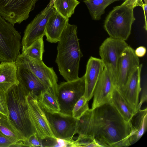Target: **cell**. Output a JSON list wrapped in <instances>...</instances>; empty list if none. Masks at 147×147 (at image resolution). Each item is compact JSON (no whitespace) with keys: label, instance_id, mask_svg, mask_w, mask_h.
Returning a JSON list of instances; mask_svg holds the SVG:
<instances>
[{"label":"cell","instance_id":"cell-20","mask_svg":"<svg viewBox=\"0 0 147 147\" xmlns=\"http://www.w3.org/2000/svg\"><path fill=\"white\" fill-rule=\"evenodd\" d=\"M131 131L129 141L131 145L138 141L145 133L147 127V109H140L130 121Z\"/></svg>","mask_w":147,"mask_h":147},{"label":"cell","instance_id":"cell-10","mask_svg":"<svg viewBox=\"0 0 147 147\" xmlns=\"http://www.w3.org/2000/svg\"><path fill=\"white\" fill-rule=\"evenodd\" d=\"M128 45L125 41L109 37L104 40L99 47V54L104 68L111 75L115 83L120 57Z\"/></svg>","mask_w":147,"mask_h":147},{"label":"cell","instance_id":"cell-11","mask_svg":"<svg viewBox=\"0 0 147 147\" xmlns=\"http://www.w3.org/2000/svg\"><path fill=\"white\" fill-rule=\"evenodd\" d=\"M55 9L50 3L28 24L24 32L21 40L22 51L38 38L45 35V31L48 20Z\"/></svg>","mask_w":147,"mask_h":147},{"label":"cell","instance_id":"cell-14","mask_svg":"<svg viewBox=\"0 0 147 147\" xmlns=\"http://www.w3.org/2000/svg\"><path fill=\"white\" fill-rule=\"evenodd\" d=\"M116 87L112 76L104 68L94 90L91 109L94 110L105 104L110 103L113 92Z\"/></svg>","mask_w":147,"mask_h":147},{"label":"cell","instance_id":"cell-6","mask_svg":"<svg viewBox=\"0 0 147 147\" xmlns=\"http://www.w3.org/2000/svg\"><path fill=\"white\" fill-rule=\"evenodd\" d=\"M21 36L14 26L0 15V61L13 62L20 54Z\"/></svg>","mask_w":147,"mask_h":147},{"label":"cell","instance_id":"cell-2","mask_svg":"<svg viewBox=\"0 0 147 147\" xmlns=\"http://www.w3.org/2000/svg\"><path fill=\"white\" fill-rule=\"evenodd\" d=\"M77 26L69 23L58 42L55 60L60 74L67 82L79 78L80 62L83 56L77 36Z\"/></svg>","mask_w":147,"mask_h":147},{"label":"cell","instance_id":"cell-7","mask_svg":"<svg viewBox=\"0 0 147 147\" xmlns=\"http://www.w3.org/2000/svg\"><path fill=\"white\" fill-rule=\"evenodd\" d=\"M85 89L84 75L75 80L61 82L58 84L57 100L60 112L72 115L73 107L78 100L84 95Z\"/></svg>","mask_w":147,"mask_h":147},{"label":"cell","instance_id":"cell-31","mask_svg":"<svg viewBox=\"0 0 147 147\" xmlns=\"http://www.w3.org/2000/svg\"><path fill=\"white\" fill-rule=\"evenodd\" d=\"M0 113L9 117L7 92L0 89Z\"/></svg>","mask_w":147,"mask_h":147},{"label":"cell","instance_id":"cell-5","mask_svg":"<svg viewBox=\"0 0 147 147\" xmlns=\"http://www.w3.org/2000/svg\"><path fill=\"white\" fill-rule=\"evenodd\" d=\"M16 63L31 71L40 81L45 90L57 100L58 78L53 67L47 66L42 60L37 59L20 53Z\"/></svg>","mask_w":147,"mask_h":147},{"label":"cell","instance_id":"cell-35","mask_svg":"<svg viewBox=\"0 0 147 147\" xmlns=\"http://www.w3.org/2000/svg\"><path fill=\"white\" fill-rule=\"evenodd\" d=\"M123 3L128 7L133 9L137 6L142 7L144 3L142 0H125Z\"/></svg>","mask_w":147,"mask_h":147},{"label":"cell","instance_id":"cell-15","mask_svg":"<svg viewBox=\"0 0 147 147\" xmlns=\"http://www.w3.org/2000/svg\"><path fill=\"white\" fill-rule=\"evenodd\" d=\"M142 65L136 69L125 85L119 89L127 102L135 113L138 111L139 95L141 90L140 76Z\"/></svg>","mask_w":147,"mask_h":147},{"label":"cell","instance_id":"cell-13","mask_svg":"<svg viewBox=\"0 0 147 147\" xmlns=\"http://www.w3.org/2000/svg\"><path fill=\"white\" fill-rule=\"evenodd\" d=\"M140 65L134 50L128 45L120 57L117 67L116 87L119 89L126 84L136 69Z\"/></svg>","mask_w":147,"mask_h":147},{"label":"cell","instance_id":"cell-12","mask_svg":"<svg viewBox=\"0 0 147 147\" xmlns=\"http://www.w3.org/2000/svg\"><path fill=\"white\" fill-rule=\"evenodd\" d=\"M37 97L29 93L26 97L30 118L38 138H56L53 134L44 113L39 105Z\"/></svg>","mask_w":147,"mask_h":147},{"label":"cell","instance_id":"cell-21","mask_svg":"<svg viewBox=\"0 0 147 147\" xmlns=\"http://www.w3.org/2000/svg\"><path fill=\"white\" fill-rule=\"evenodd\" d=\"M110 103L126 121L130 122L135 113L116 87L113 92Z\"/></svg>","mask_w":147,"mask_h":147},{"label":"cell","instance_id":"cell-17","mask_svg":"<svg viewBox=\"0 0 147 147\" xmlns=\"http://www.w3.org/2000/svg\"><path fill=\"white\" fill-rule=\"evenodd\" d=\"M17 77L19 83L28 94L32 96H37L42 91L45 90L39 79L27 68L17 66Z\"/></svg>","mask_w":147,"mask_h":147},{"label":"cell","instance_id":"cell-16","mask_svg":"<svg viewBox=\"0 0 147 147\" xmlns=\"http://www.w3.org/2000/svg\"><path fill=\"white\" fill-rule=\"evenodd\" d=\"M104 68L100 59L92 56L89 59L84 75L85 89L84 95L88 101L93 96L95 86Z\"/></svg>","mask_w":147,"mask_h":147},{"label":"cell","instance_id":"cell-34","mask_svg":"<svg viewBox=\"0 0 147 147\" xmlns=\"http://www.w3.org/2000/svg\"><path fill=\"white\" fill-rule=\"evenodd\" d=\"M16 143L0 133V147H13Z\"/></svg>","mask_w":147,"mask_h":147},{"label":"cell","instance_id":"cell-23","mask_svg":"<svg viewBox=\"0 0 147 147\" xmlns=\"http://www.w3.org/2000/svg\"><path fill=\"white\" fill-rule=\"evenodd\" d=\"M94 111L89 109L78 119L76 134L94 136Z\"/></svg>","mask_w":147,"mask_h":147},{"label":"cell","instance_id":"cell-8","mask_svg":"<svg viewBox=\"0 0 147 147\" xmlns=\"http://www.w3.org/2000/svg\"><path fill=\"white\" fill-rule=\"evenodd\" d=\"M39 105L45 114L55 137L68 141L74 140L73 136L76 134L78 119L72 115L63 114L60 112L48 111Z\"/></svg>","mask_w":147,"mask_h":147},{"label":"cell","instance_id":"cell-18","mask_svg":"<svg viewBox=\"0 0 147 147\" xmlns=\"http://www.w3.org/2000/svg\"><path fill=\"white\" fill-rule=\"evenodd\" d=\"M68 21L69 18L63 17L55 10L49 17L45 28L47 40L51 43L58 42Z\"/></svg>","mask_w":147,"mask_h":147},{"label":"cell","instance_id":"cell-19","mask_svg":"<svg viewBox=\"0 0 147 147\" xmlns=\"http://www.w3.org/2000/svg\"><path fill=\"white\" fill-rule=\"evenodd\" d=\"M17 66L15 61L0 63V89L8 92L19 82L17 77Z\"/></svg>","mask_w":147,"mask_h":147},{"label":"cell","instance_id":"cell-33","mask_svg":"<svg viewBox=\"0 0 147 147\" xmlns=\"http://www.w3.org/2000/svg\"><path fill=\"white\" fill-rule=\"evenodd\" d=\"M140 99L138 106V111L141 109L142 104L147 101V84L146 79L144 82L140 91Z\"/></svg>","mask_w":147,"mask_h":147},{"label":"cell","instance_id":"cell-29","mask_svg":"<svg viewBox=\"0 0 147 147\" xmlns=\"http://www.w3.org/2000/svg\"><path fill=\"white\" fill-rule=\"evenodd\" d=\"M75 142L76 147H102L96 142L94 137L91 136L79 135Z\"/></svg>","mask_w":147,"mask_h":147},{"label":"cell","instance_id":"cell-4","mask_svg":"<svg viewBox=\"0 0 147 147\" xmlns=\"http://www.w3.org/2000/svg\"><path fill=\"white\" fill-rule=\"evenodd\" d=\"M133 9L123 3L110 12L104 24V28L110 37L124 41L127 40L136 20Z\"/></svg>","mask_w":147,"mask_h":147},{"label":"cell","instance_id":"cell-37","mask_svg":"<svg viewBox=\"0 0 147 147\" xmlns=\"http://www.w3.org/2000/svg\"><path fill=\"white\" fill-rule=\"evenodd\" d=\"M143 10L145 19V25L144 28L147 30V2H144L142 7Z\"/></svg>","mask_w":147,"mask_h":147},{"label":"cell","instance_id":"cell-27","mask_svg":"<svg viewBox=\"0 0 147 147\" xmlns=\"http://www.w3.org/2000/svg\"><path fill=\"white\" fill-rule=\"evenodd\" d=\"M43 36L35 40L22 51V53L31 58L42 60L44 49Z\"/></svg>","mask_w":147,"mask_h":147},{"label":"cell","instance_id":"cell-25","mask_svg":"<svg viewBox=\"0 0 147 147\" xmlns=\"http://www.w3.org/2000/svg\"><path fill=\"white\" fill-rule=\"evenodd\" d=\"M79 3L77 0H54L53 5L60 14L69 18L74 13L76 7Z\"/></svg>","mask_w":147,"mask_h":147},{"label":"cell","instance_id":"cell-28","mask_svg":"<svg viewBox=\"0 0 147 147\" xmlns=\"http://www.w3.org/2000/svg\"><path fill=\"white\" fill-rule=\"evenodd\" d=\"M88 102L83 95L77 101L72 112V116L75 119H79L87 111L89 108Z\"/></svg>","mask_w":147,"mask_h":147},{"label":"cell","instance_id":"cell-32","mask_svg":"<svg viewBox=\"0 0 147 147\" xmlns=\"http://www.w3.org/2000/svg\"><path fill=\"white\" fill-rule=\"evenodd\" d=\"M42 147L40 140L36 133L31 135L22 142V147Z\"/></svg>","mask_w":147,"mask_h":147},{"label":"cell","instance_id":"cell-38","mask_svg":"<svg viewBox=\"0 0 147 147\" xmlns=\"http://www.w3.org/2000/svg\"><path fill=\"white\" fill-rule=\"evenodd\" d=\"M54 0H50V2L51 5H53Z\"/></svg>","mask_w":147,"mask_h":147},{"label":"cell","instance_id":"cell-24","mask_svg":"<svg viewBox=\"0 0 147 147\" xmlns=\"http://www.w3.org/2000/svg\"><path fill=\"white\" fill-rule=\"evenodd\" d=\"M120 0H87L84 1L92 19L98 20L104 13L106 8L114 2Z\"/></svg>","mask_w":147,"mask_h":147},{"label":"cell","instance_id":"cell-26","mask_svg":"<svg viewBox=\"0 0 147 147\" xmlns=\"http://www.w3.org/2000/svg\"><path fill=\"white\" fill-rule=\"evenodd\" d=\"M37 97L39 104L47 111L52 112H60L57 100L45 90L42 91Z\"/></svg>","mask_w":147,"mask_h":147},{"label":"cell","instance_id":"cell-40","mask_svg":"<svg viewBox=\"0 0 147 147\" xmlns=\"http://www.w3.org/2000/svg\"></svg>","mask_w":147,"mask_h":147},{"label":"cell","instance_id":"cell-30","mask_svg":"<svg viewBox=\"0 0 147 147\" xmlns=\"http://www.w3.org/2000/svg\"><path fill=\"white\" fill-rule=\"evenodd\" d=\"M40 141L42 147L68 146L67 141L65 140L47 137L43 139H40Z\"/></svg>","mask_w":147,"mask_h":147},{"label":"cell","instance_id":"cell-36","mask_svg":"<svg viewBox=\"0 0 147 147\" xmlns=\"http://www.w3.org/2000/svg\"><path fill=\"white\" fill-rule=\"evenodd\" d=\"M146 51V49L145 47L141 46L138 47L134 50V52L137 57H141L145 55Z\"/></svg>","mask_w":147,"mask_h":147},{"label":"cell","instance_id":"cell-22","mask_svg":"<svg viewBox=\"0 0 147 147\" xmlns=\"http://www.w3.org/2000/svg\"><path fill=\"white\" fill-rule=\"evenodd\" d=\"M0 133L18 144L25 140L9 117L1 113H0Z\"/></svg>","mask_w":147,"mask_h":147},{"label":"cell","instance_id":"cell-9","mask_svg":"<svg viewBox=\"0 0 147 147\" xmlns=\"http://www.w3.org/2000/svg\"><path fill=\"white\" fill-rule=\"evenodd\" d=\"M38 0H0V15L14 26L29 17Z\"/></svg>","mask_w":147,"mask_h":147},{"label":"cell","instance_id":"cell-39","mask_svg":"<svg viewBox=\"0 0 147 147\" xmlns=\"http://www.w3.org/2000/svg\"><path fill=\"white\" fill-rule=\"evenodd\" d=\"M144 2H147V0H144Z\"/></svg>","mask_w":147,"mask_h":147},{"label":"cell","instance_id":"cell-1","mask_svg":"<svg viewBox=\"0 0 147 147\" xmlns=\"http://www.w3.org/2000/svg\"><path fill=\"white\" fill-rule=\"evenodd\" d=\"M94 136L102 147H123L131 145L130 122L126 121L110 103L94 109Z\"/></svg>","mask_w":147,"mask_h":147},{"label":"cell","instance_id":"cell-3","mask_svg":"<svg viewBox=\"0 0 147 147\" xmlns=\"http://www.w3.org/2000/svg\"><path fill=\"white\" fill-rule=\"evenodd\" d=\"M27 92L19 83L7 92L9 117L25 140L35 133L28 111L26 97Z\"/></svg>","mask_w":147,"mask_h":147}]
</instances>
